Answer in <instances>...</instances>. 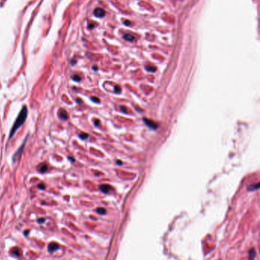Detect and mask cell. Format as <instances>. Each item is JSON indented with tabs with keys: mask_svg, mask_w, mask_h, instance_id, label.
<instances>
[{
	"mask_svg": "<svg viewBox=\"0 0 260 260\" xmlns=\"http://www.w3.org/2000/svg\"><path fill=\"white\" fill-rule=\"evenodd\" d=\"M27 116H28V108L26 106H23L22 109L21 110V112L19 113V116L17 117L16 120H15L14 124L12 126V130L10 131V139L15 134V133L16 132V130L25 122Z\"/></svg>",
	"mask_w": 260,
	"mask_h": 260,
	"instance_id": "6da1fadb",
	"label": "cell"
},
{
	"mask_svg": "<svg viewBox=\"0 0 260 260\" xmlns=\"http://www.w3.org/2000/svg\"><path fill=\"white\" fill-rule=\"evenodd\" d=\"M144 121L146 123V125L149 126L150 128H153V129H156V128H157V124H156V123H155V122L152 121V120H148V119L146 118H144Z\"/></svg>",
	"mask_w": 260,
	"mask_h": 260,
	"instance_id": "7a4b0ae2",
	"label": "cell"
},
{
	"mask_svg": "<svg viewBox=\"0 0 260 260\" xmlns=\"http://www.w3.org/2000/svg\"><path fill=\"white\" fill-rule=\"evenodd\" d=\"M94 14H95V16L98 17V18H102V17L105 16V12L102 9L98 8V9H96L94 11Z\"/></svg>",
	"mask_w": 260,
	"mask_h": 260,
	"instance_id": "3957f363",
	"label": "cell"
},
{
	"mask_svg": "<svg viewBox=\"0 0 260 260\" xmlns=\"http://www.w3.org/2000/svg\"><path fill=\"white\" fill-rule=\"evenodd\" d=\"M59 246L58 244H57L56 243H51L49 244L48 246V250L52 253V252H54V251L57 250V249H58Z\"/></svg>",
	"mask_w": 260,
	"mask_h": 260,
	"instance_id": "277c9868",
	"label": "cell"
},
{
	"mask_svg": "<svg viewBox=\"0 0 260 260\" xmlns=\"http://www.w3.org/2000/svg\"><path fill=\"white\" fill-rule=\"evenodd\" d=\"M59 116H60L61 118L63 119V120H66L68 118V114L65 110L61 109L59 111Z\"/></svg>",
	"mask_w": 260,
	"mask_h": 260,
	"instance_id": "5b68a950",
	"label": "cell"
},
{
	"mask_svg": "<svg viewBox=\"0 0 260 260\" xmlns=\"http://www.w3.org/2000/svg\"><path fill=\"white\" fill-rule=\"evenodd\" d=\"M100 189L102 192H103L104 193H108L109 192L112 188H111V186H108V185H102V186H100Z\"/></svg>",
	"mask_w": 260,
	"mask_h": 260,
	"instance_id": "8992f818",
	"label": "cell"
},
{
	"mask_svg": "<svg viewBox=\"0 0 260 260\" xmlns=\"http://www.w3.org/2000/svg\"><path fill=\"white\" fill-rule=\"evenodd\" d=\"M38 170H39L41 172H45L47 170V166L45 163H42V164H41V165L39 166Z\"/></svg>",
	"mask_w": 260,
	"mask_h": 260,
	"instance_id": "52a82bcc",
	"label": "cell"
},
{
	"mask_svg": "<svg viewBox=\"0 0 260 260\" xmlns=\"http://www.w3.org/2000/svg\"><path fill=\"white\" fill-rule=\"evenodd\" d=\"M124 38L125 40H127V41H134L135 40V37H134V36H132L131 35H129V34L124 35Z\"/></svg>",
	"mask_w": 260,
	"mask_h": 260,
	"instance_id": "ba28073f",
	"label": "cell"
},
{
	"mask_svg": "<svg viewBox=\"0 0 260 260\" xmlns=\"http://www.w3.org/2000/svg\"><path fill=\"white\" fill-rule=\"evenodd\" d=\"M259 188V183H257L256 185H252V186H249L248 190H249V191L256 190V189H258Z\"/></svg>",
	"mask_w": 260,
	"mask_h": 260,
	"instance_id": "9c48e42d",
	"label": "cell"
},
{
	"mask_svg": "<svg viewBox=\"0 0 260 260\" xmlns=\"http://www.w3.org/2000/svg\"><path fill=\"white\" fill-rule=\"evenodd\" d=\"M12 253H13V255H15V256H19V255H21V251H20L19 249L14 248L13 249V250H12Z\"/></svg>",
	"mask_w": 260,
	"mask_h": 260,
	"instance_id": "30bf717a",
	"label": "cell"
},
{
	"mask_svg": "<svg viewBox=\"0 0 260 260\" xmlns=\"http://www.w3.org/2000/svg\"><path fill=\"white\" fill-rule=\"evenodd\" d=\"M96 211H97L98 214H106V210L105 208H103V207H98L96 209Z\"/></svg>",
	"mask_w": 260,
	"mask_h": 260,
	"instance_id": "8fae6325",
	"label": "cell"
},
{
	"mask_svg": "<svg viewBox=\"0 0 260 260\" xmlns=\"http://www.w3.org/2000/svg\"><path fill=\"white\" fill-rule=\"evenodd\" d=\"M249 259H253V258L255 257V249H252L249 251Z\"/></svg>",
	"mask_w": 260,
	"mask_h": 260,
	"instance_id": "7c38bea8",
	"label": "cell"
},
{
	"mask_svg": "<svg viewBox=\"0 0 260 260\" xmlns=\"http://www.w3.org/2000/svg\"><path fill=\"white\" fill-rule=\"evenodd\" d=\"M146 70L151 71V72H155L156 70V68L155 66H146Z\"/></svg>",
	"mask_w": 260,
	"mask_h": 260,
	"instance_id": "4fadbf2b",
	"label": "cell"
},
{
	"mask_svg": "<svg viewBox=\"0 0 260 260\" xmlns=\"http://www.w3.org/2000/svg\"><path fill=\"white\" fill-rule=\"evenodd\" d=\"M79 137L81 139H87L88 137V135L86 134H79Z\"/></svg>",
	"mask_w": 260,
	"mask_h": 260,
	"instance_id": "5bb4252c",
	"label": "cell"
},
{
	"mask_svg": "<svg viewBox=\"0 0 260 260\" xmlns=\"http://www.w3.org/2000/svg\"><path fill=\"white\" fill-rule=\"evenodd\" d=\"M121 88H120L119 86H115V88H114V91H115V92L119 93L120 92H121Z\"/></svg>",
	"mask_w": 260,
	"mask_h": 260,
	"instance_id": "9a60e30c",
	"label": "cell"
},
{
	"mask_svg": "<svg viewBox=\"0 0 260 260\" xmlns=\"http://www.w3.org/2000/svg\"><path fill=\"white\" fill-rule=\"evenodd\" d=\"M37 187L40 188V189H44L45 188V186H44L43 183H41L39 185H37Z\"/></svg>",
	"mask_w": 260,
	"mask_h": 260,
	"instance_id": "2e32d148",
	"label": "cell"
},
{
	"mask_svg": "<svg viewBox=\"0 0 260 260\" xmlns=\"http://www.w3.org/2000/svg\"><path fill=\"white\" fill-rule=\"evenodd\" d=\"M92 101H94L95 102H97V103H98V102H99V99H98V98L92 97Z\"/></svg>",
	"mask_w": 260,
	"mask_h": 260,
	"instance_id": "e0dca14e",
	"label": "cell"
},
{
	"mask_svg": "<svg viewBox=\"0 0 260 260\" xmlns=\"http://www.w3.org/2000/svg\"><path fill=\"white\" fill-rule=\"evenodd\" d=\"M73 79H75L76 81H79L80 80V77L78 76H73Z\"/></svg>",
	"mask_w": 260,
	"mask_h": 260,
	"instance_id": "ac0fdd59",
	"label": "cell"
},
{
	"mask_svg": "<svg viewBox=\"0 0 260 260\" xmlns=\"http://www.w3.org/2000/svg\"><path fill=\"white\" fill-rule=\"evenodd\" d=\"M121 109L124 112H127V109H125V107H124V106H121Z\"/></svg>",
	"mask_w": 260,
	"mask_h": 260,
	"instance_id": "d6986e66",
	"label": "cell"
},
{
	"mask_svg": "<svg viewBox=\"0 0 260 260\" xmlns=\"http://www.w3.org/2000/svg\"><path fill=\"white\" fill-rule=\"evenodd\" d=\"M124 23V25H130V22L129 21H125Z\"/></svg>",
	"mask_w": 260,
	"mask_h": 260,
	"instance_id": "ffe728a7",
	"label": "cell"
},
{
	"mask_svg": "<svg viewBox=\"0 0 260 260\" xmlns=\"http://www.w3.org/2000/svg\"><path fill=\"white\" fill-rule=\"evenodd\" d=\"M44 221H45V219H39V220H38V222H39V223H42V222H44Z\"/></svg>",
	"mask_w": 260,
	"mask_h": 260,
	"instance_id": "44dd1931",
	"label": "cell"
},
{
	"mask_svg": "<svg viewBox=\"0 0 260 260\" xmlns=\"http://www.w3.org/2000/svg\"><path fill=\"white\" fill-rule=\"evenodd\" d=\"M95 124L96 126H98V124H99V121H95Z\"/></svg>",
	"mask_w": 260,
	"mask_h": 260,
	"instance_id": "7402d4cb",
	"label": "cell"
},
{
	"mask_svg": "<svg viewBox=\"0 0 260 260\" xmlns=\"http://www.w3.org/2000/svg\"><path fill=\"white\" fill-rule=\"evenodd\" d=\"M118 164H121V161H118Z\"/></svg>",
	"mask_w": 260,
	"mask_h": 260,
	"instance_id": "603a6c76",
	"label": "cell"
}]
</instances>
